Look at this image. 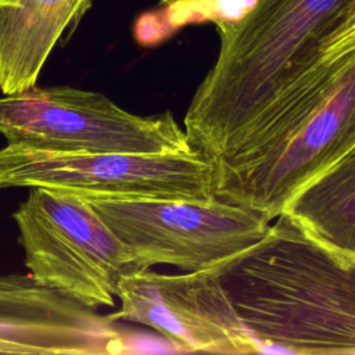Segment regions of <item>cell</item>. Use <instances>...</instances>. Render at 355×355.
Wrapping results in <instances>:
<instances>
[{
  "label": "cell",
  "instance_id": "1",
  "mask_svg": "<svg viewBox=\"0 0 355 355\" xmlns=\"http://www.w3.org/2000/svg\"><path fill=\"white\" fill-rule=\"evenodd\" d=\"M355 150V32L326 47L215 162V196L279 216Z\"/></svg>",
  "mask_w": 355,
  "mask_h": 355
},
{
  "label": "cell",
  "instance_id": "2",
  "mask_svg": "<svg viewBox=\"0 0 355 355\" xmlns=\"http://www.w3.org/2000/svg\"><path fill=\"white\" fill-rule=\"evenodd\" d=\"M251 247L215 265L259 352L355 354V259L280 214Z\"/></svg>",
  "mask_w": 355,
  "mask_h": 355
},
{
  "label": "cell",
  "instance_id": "3",
  "mask_svg": "<svg viewBox=\"0 0 355 355\" xmlns=\"http://www.w3.org/2000/svg\"><path fill=\"white\" fill-rule=\"evenodd\" d=\"M351 0H252L216 21L219 51L184 115L193 148L214 164L324 50L326 33Z\"/></svg>",
  "mask_w": 355,
  "mask_h": 355
},
{
  "label": "cell",
  "instance_id": "4",
  "mask_svg": "<svg viewBox=\"0 0 355 355\" xmlns=\"http://www.w3.org/2000/svg\"><path fill=\"white\" fill-rule=\"evenodd\" d=\"M12 218L29 275L86 306H114L119 280L141 270L79 193L31 187Z\"/></svg>",
  "mask_w": 355,
  "mask_h": 355
},
{
  "label": "cell",
  "instance_id": "5",
  "mask_svg": "<svg viewBox=\"0 0 355 355\" xmlns=\"http://www.w3.org/2000/svg\"><path fill=\"white\" fill-rule=\"evenodd\" d=\"M7 144L61 153L169 154L194 150L171 111L141 116L101 93L31 87L0 97Z\"/></svg>",
  "mask_w": 355,
  "mask_h": 355
},
{
  "label": "cell",
  "instance_id": "6",
  "mask_svg": "<svg viewBox=\"0 0 355 355\" xmlns=\"http://www.w3.org/2000/svg\"><path fill=\"white\" fill-rule=\"evenodd\" d=\"M76 193V191H75ZM82 194L141 269L212 268L261 240L272 222L259 211L215 197L207 202Z\"/></svg>",
  "mask_w": 355,
  "mask_h": 355
},
{
  "label": "cell",
  "instance_id": "7",
  "mask_svg": "<svg viewBox=\"0 0 355 355\" xmlns=\"http://www.w3.org/2000/svg\"><path fill=\"white\" fill-rule=\"evenodd\" d=\"M51 187L114 197L207 202L215 164L198 150L169 154L61 153L7 144L0 189Z\"/></svg>",
  "mask_w": 355,
  "mask_h": 355
},
{
  "label": "cell",
  "instance_id": "8",
  "mask_svg": "<svg viewBox=\"0 0 355 355\" xmlns=\"http://www.w3.org/2000/svg\"><path fill=\"white\" fill-rule=\"evenodd\" d=\"M112 322L144 324L176 349L211 354H259L237 318L215 266L165 275L141 269L123 276L116 287Z\"/></svg>",
  "mask_w": 355,
  "mask_h": 355
},
{
  "label": "cell",
  "instance_id": "9",
  "mask_svg": "<svg viewBox=\"0 0 355 355\" xmlns=\"http://www.w3.org/2000/svg\"><path fill=\"white\" fill-rule=\"evenodd\" d=\"M126 341L108 316L31 275H0V354L111 355Z\"/></svg>",
  "mask_w": 355,
  "mask_h": 355
},
{
  "label": "cell",
  "instance_id": "10",
  "mask_svg": "<svg viewBox=\"0 0 355 355\" xmlns=\"http://www.w3.org/2000/svg\"><path fill=\"white\" fill-rule=\"evenodd\" d=\"M90 0H14L0 6V90L3 94L36 86L50 53Z\"/></svg>",
  "mask_w": 355,
  "mask_h": 355
},
{
  "label": "cell",
  "instance_id": "11",
  "mask_svg": "<svg viewBox=\"0 0 355 355\" xmlns=\"http://www.w3.org/2000/svg\"><path fill=\"white\" fill-rule=\"evenodd\" d=\"M282 214L334 254L355 259V150L301 189Z\"/></svg>",
  "mask_w": 355,
  "mask_h": 355
},
{
  "label": "cell",
  "instance_id": "12",
  "mask_svg": "<svg viewBox=\"0 0 355 355\" xmlns=\"http://www.w3.org/2000/svg\"><path fill=\"white\" fill-rule=\"evenodd\" d=\"M352 32H355V0H351L331 22L324 37V47Z\"/></svg>",
  "mask_w": 355,
  "mask_h": 355
},
{
  "label": "cell",
  "instance_id": "13",
  "mask_svg": "<svg viewBox=\"0 0 355 355\" xmlns=\"http://www.w3.org/2000/svg\"><path fill=\"white\" fill-rule=\"evenodd\" d=\"M159 1H161V4H162V6H168V7H171V6H176V4H179V3L190 1V0H159Z\"/></svg>",
  "mask_w": 355,
  "mask_h": 355
},
{
  "label": "cell",
  "instance_id": "14",
  "mask_svg": "<svg viewBox=\"0 0 355 355\" xmlns=\"http://www.w3.org/2000/svg\"><path fill=\"white\" fill-rule=\"evenodd\" d=\"M14 0H0V6H7V4H11Z\"/></svg>",
  "mask_w": 355,
  "mask_h": 355
}]
</instances>
